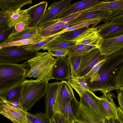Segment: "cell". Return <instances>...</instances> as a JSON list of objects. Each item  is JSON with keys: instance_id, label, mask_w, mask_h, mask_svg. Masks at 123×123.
I'll use <instances>...</instances> for the list:
<instances>
[{"instance_id": "6da1fadb", "label": "cell", "mask_w": 123, "mask_h": 123, "mask_svg": "<svg viewBox=\"0 0 123 123\" xmlns=\"http://www.w3.org/2000/svg\"><path fill=\"white\" fill-rule=\"evenodd\" d=\"M85 82L93 92L123 90V48L108 55L96 74Z\"/></svg>"}, {"instance_id": "7a4b0ae2", "label": "cell", "mask_w": 123, "mask_h": 123, "mask_svg": "<svg viewBox=\"0 0 123 123\" xmlns=\"http://www.w3.org/2000/svg\"><path fill=\"white\" fill-rule=\"evenodd\" d=\"M56 60L47 52H37L32 58L25 62L30 68L26 78H37L36 81L48 83L52 79V71Z\"/></svg>"}, {"instance_id": "3957f363", "label": "cell", "mask_w": 123, "mask_h": 123, "mask_svg": "<svg viewBox=\"0 0 123 123\" xmlns=\"http://www.w3.org/2000/svg\"><path fill=\"white\" fill-rule=\"evenodd\" d=\"M28 67L25 62L21 64L0 62V94L23 83Z\"/></svg>"}, {"instance_id": "277c9868", "label": "cell", "mask_w": 123, "mask_h": 123, "mask_svg": "<svg viewBox=\"0 0 123 123\" xmlns=\"http://www.w3.org/2000/svg\"><path fill=\"white\" fill-rule=\"evenodd\" d=\"M68 82L79 96L80 105L87 111L94 113L106 120L110 119L98 99L93 92L87 91L82 86L77 77H72Z\"/></svg>"}, {"instance_id": "5b68a950", "label": "cell", "mask_w": 123, "mask_h": 123, "mask_svg": "<svg viewBox=\"0 0 123 123\" xmlns=\"http://www.w3.org/2000/svg\"><path fill=\"white\" fill-rule=\"evenodd\" d=\"M47 83L25 79L22 83L21 97L16 105L25 111H30L35 103L45 95Z\"/></svg>"}, {"instance_id": "8992f818", "label": "cell", "mask_w": 123, "mask_h": 123, "mask_svg": "<svg viewBox=\"0 0 123 123\" xmlns=\"http://www.w3.org/2000/svg\"><path fill=\"white\" fill-rule=\"evenodd\" d=\"M80 12L61 18H57L48 21L37 26L38 35L43 39L54 36L66 29L65 25L70 21L80 15Z\"/></svg>"}, {"instance_id": "52a82bcc", "label": "cell", "mask_w": 123, "mask_h": 123, "mask_svg": "<svg viewBox=\"0 0 123 123\" xmlns=\"http://www.w3.org/2000/svg\"><path fill=\"white\" fill-rule=\"evenodd\" d=\"M37 52L30 51L19 46H12L0 49V62L16 64L34 57Z\"/></svg>"}, {"instance_id": "ba28073f", "label": "cell", "mask_w": 123, "mask_h": 123, "mask_svg": "<svg viewBox=\"0 0 123 123\" xmlns=\"http://www.w3.org/2000/svg\"><path fill=\"white\" fill-rule=\"evenodd\" d=\"M108 55H101L99 49L96 48L82 56L77 77H82L86 75L97 64L105 60Z\"/></svg>"}, {"instance_id": "9c48e42d", "label": "cell", "mask_w": 123, "mask_h": 123, "mask_svg": "<svg viewBox=\"0 0 123 123\" xmlns=\"http://www.w3.org/2000/svg\"><path fill=\"white\" fill-rule=\"evenodd\" d=\"M27 111L3 101L0 109V114L13 123H29L26 117Z\"/></svg>"}, {"instance_id": "30bf717a", "label": "cell", "mask_w": 123, "mask_h": 123, "mask_svg": "<svg viewBox=\"0 0 123 123\" xmlns=\"http://www.w3.org/2000/svg\"><path fill=\"white\" fill-rule=\"evenodd\" d=\"M70 102L74 115V121L80 123H100L99 116L86 110L75 97Z\"/></svg>"}, {"instance_id": "8fae6325", "label": "cell", "mask_w": 123, "mask_h": 123, "mask_svg": "<svg viewBox=\"0 0 123 123\" xmlns=\"http://www.w3.org/2000/svg\"><path fill=\"white\" fill-rule=\"evenodd\" d=\"M93 25L88 30L76 38L74 41L76 44L84 45L87 46H93L99 49L103 39L99 35L97 28Z\"/></svg>"}, {"instance_id": "7c38bea8", "label": "cell", "mask_w": 123, "mask_h": 123, "mask_svg": "<svg viewBox=\"0 0 123 123\" xmlns=\"http://www.w3.org/2000/svg\"><path fill=\"white\" fill-rule=\"evenodd\" d=\"M51 74L52 79L61 81L71 78L70 68L67 56L57 57Z\"/></svg>"}, {"instance_id": "4fadbf2b", "label": "cell", "mask_w": 123, "mask_h": 123, "mask_svg": "<svg viewBox=\"0 0 123 123\" xmlns=\"http://www.w3.org/2000/svg\"><path fill=\"white\" fill-rule=\"evenodd\" d=\"M71 0L54 1L46 10L44 15L38 25L57 18L72 4Z\"/></svg>"}, {"instance_id": "5bb4252c", "label": "cell", "mask_w": 123, "mask_h": 123, "mask_svg": "<svg viewBox=\"0 0 123 123\" xmlns=\"http://www.w3.org/2000/svg\"><path fill=\"white\" fill-rule=\"evenodd\" d=\"M112 12L108 10H98L82 14L67 24L68 27L76 24L87 21L99 20L104 23L108 21Z\"/></svg>"}, {"instance_id": "9a60e30c", "label": "cell", "mask_w": 123, "mask_h": 123, "mask_svg": "<svg viewBox=\"0 0 123 123\" xmlns=\"http://www.w3.org/2000/svg\"><path fill=\"white\" fill-rule=\"evenodd\" d=\"M60 82H56L47 84L45 95V113L49 120L54 113V108L56 100L57 90Z\"/></svg>"}, {"instance_id": "2e32d148", "label": "cell", "mask_w": 123, "mask_h": 123, "mask_svg": "<svg viewBox=\"0 0 123 123\" xmlns=\"http://www.w3.org/2000/svg\"><path fill=\"white\" fill-rule=\"evenodd\" d=\"M97 28V32L103 39L123 35V24L109 21L105 22Z\"/></svg>"}, {"instance_id": "e0dca14e", "label": "cell", "mask_w": 123, "mask_h": 123, "mask_svg": "<svg viewBox=\"0 0 123 123\" xmlns=\"http://www.w3.org/2000/svg\"><path fill=\"white\" fill-rule=\"evenodd\" d=\"M48 5L47 2L43 1L26 9L31 19L28 27L33 28L37 26L44 15Z\"/></svg>"}, {"instance_id": "ac0fdd59", "label": "cell", "mask_w": 123, "mask_h": 123, "mask_svg": "<svg viewBox=\"0 0 123 123\" xmlns=\"http://www.w3.org/2000/svg\"><path fill=\"white\" fill-rule=\"evenodd\" d=\"M123 48V35L104 39L99 49L100 54L108 55Z\"/></svg>"}, {"instance_id": "d6986e66", "label": "cell", "mask_w": 123, "mask_h": 123, "mask_svg": "<svg viewBox=\"0 0 123 123\" xmlns=\"http://www.w3.org/2000/svg\"><path fill=\"white\" fill-rule=\"evenodd\" d=\"M98 0H84L71 4L57 18L70 16L87 10L100 1Z\"/></svg>"}, {"instance_id": "ffe728a7", "label": "cell", "mask_w": 123, "mask_h": 123, "mask_svg": "<svg viewBox=\"0 0 123 123\" xmlns=\"http://www.w3.org/2000/svg\"><path fill=\"white\" fill-rule=\"evenodd\" d=\"M31 21V18L27 13L26 9H18L10 12L7 23L9 27H14L17 24L20 22L24 23L28 26Z\"/></svg>"}, {"instance_id": "44dd1931", "label": "cell", "mask_w": 123, "mask_h": 123, "mask_svg": "<svg viewBox=\"0 0 123 123\" xmlns=\"http://www.w3.org/2000/svg\"><path fill=\"white\" fill-rule=\"evenodd\" d=\"M103 95L98 99L104 107L108 117L112 119H117V107L115 104L112 94L110 92H102Z\"/></svg>"}, {"instance_id": "7402d4cb", "label": "cell", "mask_w": 123, "mask_h": 123, "mask_svg": "<svg viewBox=\"0 0 123 123\" xmlns=\"http://www.w3.org/2000/svg\"><path fill=\"white\" fill-rule=\"evenodd\" d=\"M123 10V0L100 1L91 8L86 11V13L96 11L108 10L112 12Z\"/></svg>"}, {"instance_id": "603a6c76", "label": "cell", "mask_w": 123, "mask_h": 123, "mask_svg": "<svg viewBox=\"0 0 123 123\" xmlns=\"http://www.w3.org/2000/svg\"><path fill=\"white\" fill-rule=\"evenodd\" d=\"M59 37L51 41L42 49L44 50H52L68 51L76 45L75 41L63 40L59 38Z\"/></svg>"}, {"instance_id": "cb8c5ba5", "label": "cell", "mask_w": 123, "mask_h": 123, "mask_svg": "<svg viewBox=\"0 0 123 123\" xmlns=\"http://www.w3.org/2000/svg\"><path fill=\"white\" fill-rule=\"evenodd\" d=\"M75 97L73 88L68 81L64 80L60 82L55 104L66 100H70Z\"/></svg>"}, {"instance_id": "d4e9b609", "label": "cell", "mask_w": 123, "mask_h": 123, "mask_svg": "<svg viewBox=\"0 0 123 123\" xmlns=\"http://www.w3.org/2000/svg\"><path fill=\"white\" fill-rule=\"evenodd\" d=\"M39 36L37 26L33 28L27 26L22 31L17 32L14 30L9 36L6 43H9L23 39Z\"/></svg>"}, {"instance_id": "484cf974", "label": "cell", "mask_w": 123, "mask_h": 123, "mask_svg": "<svg viewBox=\"0 0 123 123\" xmlns=\"http://www.w3.org/2000/svg\"><path fill=\"white\" fill-rule=\"evenodd\" d=\"M22 83L17 85L2 93L0 94L2 100L9 103H18L20 99L23 85Z\"/></svg>"}, {"instance_id": "4316f807", "label": "cell", "mask_w": 123, "mask_h": 123, "mask_svg": "<svg viewBox=\"0 0 123 123\" xmlns=\"http://www.w3.org/2000/svg\"><path fill=\"white\" fill-rule=\"evenodd\" d=\"M32 3L31 0H0V11L12 12L21 9L25 5Z\"/></svg>"}, {"instance_id": "83f0119b", "label": "cell", "mask_w": 123, "mask_h": 123, "mask_svg": "<svg viewBox=\"0 0 123 123\" xmlns=\"http://www.w3.org/2000/svg\"><path fill=\"white\" fill-rule=\"evenodd\" d=\"M54 110V112L61 114L69 120H74V115L70 100H66L55 104Z\"/></svg>"}, {"instance_id": "f1b7e54d", "label": "cell", "mask_w": 123, "mask_h": 123, "mask_svg": "<svg viewBox=\"0 0 123 123\" xmlns=\"http://www.w3.org/2000/svg\"><path fill=\"white\" fill-rule=\"evenodd\" d=\"M61 34L49 37L43 39L40 41L35 43L19 46L27 50L37 52L51 41L59 37Z\"/></svg>"}, {"instance_id": "f546056e", "label": "cell", "mask_w": 123, "mask_h": 123, "mask_svg": "<svg viewBox=\"0 0 123 123\" xmlns=\"http://www.w3.org/2000/svg\"><path fill=\"white\" fill-rule=\"evenodd\" d=\"M39 36L13 42L9 43H5L0 45V49L3 47L12 46H22L37 43L42 40Z\"/></svg>"}, {"instance_id": "4dcf8cb0", "label": "cell", "mask_w": 123, "mask_h": 123, "mask_svg": "<svg viewBox=\"0 0 123 123\" xmlns=\"http://www.w3.org/2000/svg\"><path fill=\"white\" fill-rule=\"evenodd\" d=\"M96 48H97L93 46L88 47L82 44H76L68 51L67 56H83Z\"/></svg>"}, {"instance_id": "1f68e13d", "label": "cell", "mask_w": 123, "mask_h": 123, "mask_svg": "<svg viewBox=\"0 0 123 123\" xmlns=\"http://www.w3.org/2000/svg\"><path fill=\"white\" fill-rule=\"evenodd\" d=\"M67 57L70 68L71 77H77L82 56L70 55Z\"/></svg>"}, {"instance_id": "d6a6232c", "label": "cell", "mask_w": 123, "mask_h": 123, "mask_svg": "<svg viewBox=\"0 0 123 123\" xmlns=\"http://www.w3.org/2000/svg\"><path fill=\"white\" fill-rule=\"evenodd\" d=\"M26 116L29 123H50L45 113L42 112L32 114L27 111Z\"/></svg>"}, {"instance_id": "836d02e7", "label": "cell", "mask_w": 123, "mask_h": 123, "mask_svg": "<svg viewBox=\"0 0 123 123\" xmlns=\"http://www.w3.org/2000/svg\"><path fill=\"white\" fill-rule=\"evenodd\" d=\"M91 27H85L61 34L59 38L65 40L74 41L77 37L88 30Z\"/></svg>"}, {"instance_id": "e575fe53", "label": "cell", "mask_w": 123, "mask_h": 123, "mask_svg": "<svg viewBox=\"0 0 123 123\" xmlns=\"http://www.w3.org/2000/svg\"><path fill=\"white\" fill-rule=\"evenodd\" d=\"M101 21L100 20H95L77 24L68 27L55 34L54 35L62 34L70 31L88 27L92 25H97Z\"/></svg>"}, {"instance_id": "d590c367", "label": "cell", "mask_w": 123, "mask_h": 123, "mask_svg": "<svg viewBox=\"0 0 123 123\" xmlns=\"http://www.w3.org/2000/svg\"><path fill=\"white\" fill-rule=\"evenodd\" d=\"M105 59L103 60L94 66L86 75L81 77H77L84 82L90 80L97 73L99 69L104 63Z\"/></svg>"}, {"instance_id": "8d00e7d4", "label": "cell", "mask_w": 123, "mask_h": 123, "mask_svg": "<svg viewBox=\"0 0 123 123\" xmlns=\"http://www.w3.org/2000/svg\"><path fill=\"white\" fill-rule=\"evenodd\" d=\"M49 121L50 123H73V121L69 120L61 114L56 112H54Z\"/></svg>"}, {"instance_id": "74e56055", "label": "cell", "mask_w": 123, "mask_h": 123, "mask_svg": "<svg viewBox=\"0 0 123 123\" xmlns=\"http://www.w3.org/2000/svg\"><path fill=\"white\" fill-rule=\"evenodd\" d=\"M10 12L0 11V32L6 29L8 27L7 20Z\"/></svg>"}, {"instance_id": "f35d334b", "label": "cell", "mask_w": 123, "mask_h": 123, "mask_svg": "<svg viewBox=\"0 0 123 123\" xmlns=\"http://www.w3.org/2000/svg\"><path fill=\"white\" fill-rule=\"evenodd\" d=\"M14 30V27H9L6 29L0 32V45L6 43L10 35Z\"/></svg>"}, {"instance_id": "ab89813d", "label": "cell", "mask_w": 123, "mask_h": 123, "mask_svg": "<svg viewBox=\"0 0 123 123\" xmlns=\"http://www.w3.org/2000/svg\"><path fill=\"white\" fill-rule=\"evenodd\" d=\"M68 51L63 50H49L48 53L52 56L56 57L67 56Z\"/></svg>"}, {"instance_id": "60d3db41", "label": "cell", "mask_w": 123, "mask_h": 123, "mask_svg": "<svg viewBox=\"0 0 123 123\" xmlns=\"http://www.w3.org/2000/svg\"><path fill=\"white\" fill-rule=\"evenodd\" d=\"M120 91V92L117 94V99L119 107L123 111V90Z\"/></svg>"}, {"instance_id": "b9f144b4", "label": "cell", "mask_w": 123, "mask_h": 123, "mask_svg": "<svg viewBox=\"0 0 123 123\" xmlns=\"http://www.w3.org/2000/svg\"><path fill=\"white\" fill-rule=\"evenodd\" d=\"M27 26L26 24L23 22H20L14 26V30L17 32H19L23 30Z\"/></svg>"}, {"instance_id": "7bdbcfd3", "label": "cell", "mask_w": 123, "mask_h": 123, "mask_svg": "<svg viewBox=\"0 0 123 123\" xmlns=\"http://www.w3.org/2000/svg\"><path fill=\"white\" fill-rule=\"evenodd\" d=\"M123 111L119 107L117 108V119L121 123H123Z\"/></svg>"}, {"instance_id": "ee69618b", "label": "cell", "mask_w": 123, "mask_h": 123, "mask_svg": "<svg viewBox=\"0 0 123 123\" xmlns=\"http://www.w3.org/2000/svg\"><path fill=\"white\" fill-rule=\"evenodd\" d=\"M105 121L106 123H121L117 119L113 120L110 119Z\"/></svg>"}, {"instance_id": "f6af8a7d", "label": "cell", "mask_w": 123, "mask_h": 123, "mask_svg": "<svg viewBox=\"0 0 123 123\" xmlns=\"http://www.w3.org/2000/svg\"><path fill=\"white\" fill-rule=\"evenodd\" d=\"M100 123H106L105 120L100 117H99Z\"/></svg>"}, {"instance_id": "bcb514c9", "label": "cell", "mask_w": 123, "mask_h": 123, "mask_svg": "<svg viewBox=\"0 0 123 123\" xmlns=\"http://www.w3.org/2000/svg\"><path fill=\"white\" fill-rule=\"evenodd\" d=\"M3 101L1 99V98H0V109L1 108V105L3 102Z\"/></svg>"}, {"instance_id": "7dc6e473", "label": "cell", "mask_w": 123, "mask_h": 123, "mask_svg": "<svg viewBox=\"0 0 123 123\" xmlns=\"http://www.w3.org/2000/svg\"></svg>"}]
</instances>
